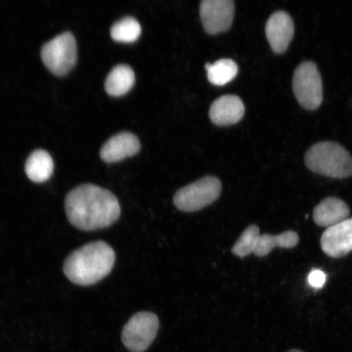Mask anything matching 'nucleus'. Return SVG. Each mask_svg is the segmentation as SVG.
Here are the masks:
<instances>
[{
	"instance_id": "obj_20",
	"label": "nucleus",
	"mask_w": 352,
	"mask_h": 352,
	"mask_svg": "<svg viewBox=\"0 0 352 352\" xmlns=\"http://www.w3.org/2000/svg\"><path fill=\"white\" fill-rule=\"evenodd\" d=\"M325 280H327V276H325L324 272L320 270L312 271L309 276H308V283H309L312 287L316 289L322 288Z\"/></svg>"
},
{
	"instance_id": "obj_17",
	"label": "nucleus",
	"mask_w": 352,
	"mask_h": 352,
	"mask_svg": "<svg viewBox=\"0 0 352 352\" xmlns=\"http://www.w3.org/2000/svg\"><path fill=\"white\" fill-rule=\"evenodd\" d=\"M210 82L217 86H223L236 76L239 67L231 59H220L213 64H206Z\"/></svg>"
},
{
	"instance_id": "obj_10",
	"label": "nucleus",
	"mask_w": 352,
	"mask_h": 352,
	"mask_svg": "<svg viewBox=\"0 0 352 352\" xmlns=\"http://www.w3.org/2000/svg\"><path fill=\"white\" fill-rule=\"evenodd\" d=\"M321 249L329 257L340 258L352 250V218L327 228L321 236Z\"/></svg>"
},
{
	"instance_id": "obj_14",
	"label": "nucleus",
	"mask_w": 352,
	"mask_h": 352,
	"mask_svg": "<svg viewBox=\"0 0 352 352\" xmlns=\"http://www.w3.org/2000/svg\"><path fill=\"white\" fill-rule=\"evenodd\" d=\"M25 169L28 178L33 182H45L54 173V160L50 153L43 149H36L30 154Z\"/></svg>"
},
{
	"instance_id": "obj_19",
	"label": "nucleus",
	"mask_w": 352,
	"mask_h": 352,
	"mask_svg": "<svg viewBox=\"0 0 352 352\" xmlns=\"http://www.w3.org/2000/svg\"><path fill=\"white\" fill-rule=\"evenodd\" d=\"M259 236V228L255 224L246 228L236 244L233 245L232 252L240 258H245L250 254H254Z\"/></svg>"
},
{
	"instance_id": "obj_16",
	"label": "nucleus",
	"mask_w": 352,
	"mask_h": 352,
	"mask_svg": "<svg viewBox=\"0 0 352 352\" xmlns=\"http://www.w3.org/2000/svg\"><path fill=\"white\" fill-rule=\"evenodd\" d=\"M299 241L298 233L286 231L278 235L262 234L259 236L254 254L257 257H264L276 248L290 249L296 248Z\"/></svg>"
},
{
	"instance_id": "obj_7",
	"label": "nucleus",
	"mask_w": 352,
	"mask_h": 352,
	"mask_svg": "<svg viewBox=\"0 0 352 352\" xmlns=\"http://www.w3.org/2000/svg\"><path fill=\"white\" fill-rule=\"evenodd\" d=\"M160 328L157 316L149 311L135 314L123 327L122 341L132 352H144L157 336Z\"/></svg>"
},
{
	"instance_id": "obj_15",
	"label": "nucleus",
	"mask_w": 352,
	"mask_h": 352,
	"mask_svg": "<svg viewBox=\"0 0 352 352\" xmlns=\"http://www.w3.org/2000/svg\"><path fill=\"white\" fill-rule=\"evenodd\" d=\"M135 76L129 65H118L109 72L104 87L107 94L113 96H121L129 92L134 86Z\"/></svg>"
},
{
	"instance_id": "obj_12",
	"label": "nucleus",
	"mask_w": 352,
	"mask_h": 352,
	"mask_svg": "<svg viewBox=\"0 0 352 352\" xmlns=\"http://www.w3.org/2000/svg\"><path fill=\"white\" fill-rule=\"evenodd\" d=\"M210 120L217 126H230L240 122L245 107L237 96L226 95L215 100L210 108Z\"/></svg>"
},
{
	"instance_id": "obj_6",
	"label": "nucleus",
	"mask_w": 352,
	"mask_h": 352,
	"mask_svg": "<svg viewBox=\"0 0 352 352\" xmlns=\"http://www.w3.org/2000/svg\"><path fill=\"white\" fill-rule=\"evenodd\" d=\"M44 65L57 76H63L72 69L77 60V43L72 32H64L52 38L42 47Z\"/></svg>"
},
{
	"instance_id": "obj_8",
	"label": "nucleus",
	"mask_w": 352,
	"mask_h": 352,
	"mask_svg": "<svg viewBox=\"0 0 352 352\" xmlns=\"http://www.w3.org/2000/svg\"><path fill=\"white\" fill-rule=\"evenodd\" d=\"M232 0H204L200 4V16L206 32L217 34L231 28L234 17Z\"/></svg>"
},
{
	"instance_id": "obj_18",
	"label": "nucleus",
	"mask_w": 352,
	"mask_h": 352,
	"mask_svg": "<svg viewBox=\"0 0 352 352\" xmlns=\"http://www.w3.org/2000/svg\"><path fill=\"white\" fill-rule=\"evenodd\" d=\"M110 34L114 41L120 43H133L142 34V26L134 17L126 16L118 21L110 29Z\"/></svg>"
},
{
	"instance_id": "obj_5",
	"label": "nucleus",
	"mask_w": 352,
	"mask_h": 352,
	"mask_svg": "<svg viewBox=\"0 0 352 352\" xmlns=\"http://www.w3.org/2000/svg\"><path fill=\"white\" fill-rule=\"evenodd\" d=\"M220 180L214 176H206L180 188L174 196V204L184 212H195L217 201L221 193Z\"/></svg>"
},
{
	"instance_id": "obj_2",
	"label": "nucleus",
	"mask_w": 352,
	"mask_h": 352,
	"mask_svg": "<svg viewBox=\"0 0 352 352\" xmlns=\"http://www.w3.org/2000/svg\"><path fill=\"white\" fill-rule=\"evenodd\" d=\"M116 259V252L107 242H91L69 255L64 263V274L74 284L92 285L110 274Z\"/></svg>"
},
{
	"instance_id": "obj_9",
	"label": "nucleus",
	"mask_w": 352,
	"mask_h": 352,
	"mask_svg": "<svg viewBox=\"0 0 352 352\" xmlns=\"http://www.w3.org/2000/svg\"><path fill=\"white\" fill-rule=\"evenodd\" d=\"M265 33L274 54H285L294 35V23L292 16L285 11L272 13L267 21Z\"/></svg>"
},
{
	"instance_id": "obj_4",
	"label": "nucleus",
	"mask_w": 352,
	"mask_h": 352,
	"mask_svg": "<svg viewBox=\"0 0 352 352\" xmlns=\"http://www.w3.org/2000/svg\"><path fill=\"white\" fill-rule=\"evenodd\" d=\"M292 87L294 96L303 109L315 110L323 101L322 78L314 61H305L294 73Z\"/></svg>"
},
{
	"instance_id": "obj_13",
	"label": "nucleus",
	"mask_w": 352,
	"mask_h": 352,
	"mask_svg": "<svg viewBox=\"0 0 352 352\" xmlns=\"http://www.w3.org/2000/svg\"><path fill=\"white\" fill-rule=\"evenodd\" d=\"M349 214L350 208L346 202L334 197L325 198L314 210L315 223L327 228L344 221Z\"/></svg>"
},
{
	"instance_id": "obj_3",
	"label": "nucleus",
	"mask_w": 352,
	"mask_h": 352,
	"mask_svg": "<svg viewBox=\"0 0 352 352\" xmlns=\"http://www.w3.org/2000/svg\"><path fill=\"white\" fill-rule=\"evenodd\" d=\"M305 164L312 173L333 179L352 176V157L340 144L316 143L305 154Z\"/></svg>"
},
{
	"instance_id": "obj_21",
	"label": "nucleus",
	"mask_w": 352,
	"mask_h": 352,
	"mask_svg": "<svg viewBox=\"0 0 352 352\" xmlns=\"http://www.w3.org/2000/svg\"><path fill=\"white\" fill-rule=\"evenodd\" d=\"M288 352H303V351H299V350H297V349H293V350L289 351Z\"/></svg>"
},
{
	"instance_id": "obj_1",
	"label": "nucleus",
	"mask_w": 352,
	"mask_h": 352,
	"mask_svg": "<svg viewBox=\"0 0 352 352\" xmlns=\"http://www.w3.org/2000/svg\"><path fill=\"white\" fill-rule=\"evenodd\" d=\"M66 215L73 226L83 231L108 228L121 215L118 198L107 188L95 184H82L65 198Z\"/></svg>"
},
{
	"instance_id": "obj_11",
	"label": "nucleus",
	"mask_w": 352,
	"mask_h": 352,
	"mask_svg": "<svg viewBox=\"0 0 352 352\" xmlns=\"http://www.w3.org/2000/svg\"><path fill=\"white\" fill-rule=\"evenodd\" d=\"M140 149V143L136 135L124 131L109 139L101 148L100 155L103 161L113 164L134 156Z\"/></svg>"
}]
</instances>
